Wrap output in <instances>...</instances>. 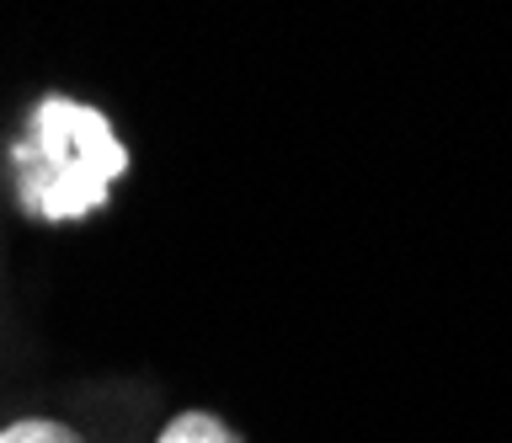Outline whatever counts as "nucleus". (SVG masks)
<instances>
[{"label":"nucleus","mask_w":512,"mask_h":443,"mask_svg":"<svg viewBox=\"0 0 512 443\" xmlns=\"http://www.w3.org/2000/svg\"><path fill=\"white\" fill-rule=\"evenodd\" d=\"M128 171H134V155L118 123L80 97L32 102L22 134L11 139L16 203L38 225H80L102 214Z\"/></svg>","instance_id":"f257e3e1"},{"label":"nucleus","mask_w":512,"mask_h":443,"mask_svg":"<svg viewBox=\"0 0 512 443\" xmlns=\"http://www.w3.org/2000/svg\"><path fill=\"white\" fill-rule=\"evenodd\" d=\"M155 443H246L235 433L219 411H203V406H187L155 433Z\"/></svg>","instance_id":"f03ea898"},{"label":"nucleus","mask_w":512,"mask_h":443,"mask_svg":"<svg viewBox=\"0 0 512 443\" xmlns=\"http://www.w3.org/2000/svg\"><path fill=\"white\" fill-rule=\"evenodd\" d=\"M0 443H91L86 433H75L59 417H16L0 427Z\"/></svg>","instance_id":"7ed1b4c3"}]
</instances>
